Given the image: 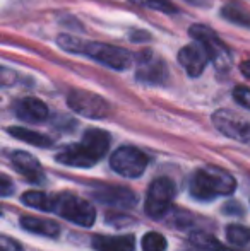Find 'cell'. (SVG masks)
<instances>
[{"label":"cell","mask_w":250,"mask_h":251,"mask_svg":"<svg viewBox=\"0 0 250 251\" xmlns=\"http://www.w3.org/2000/svg\"><path fill=\"white\" fill-rule=\"evenodd\" d=\"M108 147L110 135L105 130L89 128L86 130L79 144H72L58 152L57 161L72 168H91L107 154Z\"/></svg>","instance_id":"1"},{"label":"cell","mask_w":250,"mask_h":251,"mask_svg":"<svg viewBox=\"0 0 250 251\" xmlns=\"http://www.w3.org/2000/svg\"><path fill=\"white\" fill-rule=\"evenodd\" d=\"M235 188L237 181L233 176L214 166L197 169L190 181V193L197 200H213L220 195H231Z\"/></svg>","instance_id":"2"},{"label":"cell","mask_w":250,"mask_h":251,"mask_svg":"<svg viewBox=\"0 0 250 251\" xmlns=\"http://www.w3.org/2000/svg\"><path fill=\"white\" fill-rule=\"evenodd\" d=\"M189 34L195 40V43L206 51L207 58L214 63L218 70H228L233 63V55L228 45L214 33L211 27L202 24H194L190 26Z\"/></svg>","instance_id":"3"},{"label":"cell","mask_w":250,"mask_h":251,"mask_svg":"<svg viewBox=\"0 0 250 251\" xmlns=\"http://www.w3.org/2000/svg\"><path fill=\"white\" fill-rule=\"evenodd\" d=\"M54 212L62 219L74 222L83 227H89L96 221V210L87 200L72 193H62L54 199Z\"/></svg>","instance_id":"4"},{"label":"cell","mask_w":250,"mask_h":251,"mask_svg":"<svg viewBox=\"0 0 250 251\" xmlns=\"http://www.w3.org/2000/svg\"><path fill=\"white\" fill-rule=\"evenodd\" d=\"M67 104L77 115H83L86 118H93V120L107 118L111 111L110 102L107 100H103V98L94 93H89V91H81V89L72 91L67 96Z\"/></svg>","instance_id":"5"},{"label":"cell","mask_w":250,"mask_h":251,"mask_svg":"<svg viewBox=\"0 0 250 251\" xmlns=\"http://www.w3.org/2000/svg\"><path fill=\"white\" fill-rule=\"evenodd\" d=\"M175 199V185L168 178H156L151 183L146 197V214L160 219L170 210Z\"/></svg>","instance_id":"6"},{"label":"cell","mask_w":250,"mask_h":251,"mask_svg":"<svg viewBox=\"0 0 250 251\" xmlns=\"http://www.w3.org/2000/svg\"><path fill=\"white\" fill-rule=\"evenodd\" d=\"M84 55L113 70H127L134 62V55L130 51L107 43H87Z\"/></svg>","instance_id":"7"},{"label":"cell","mask_w":250,"mask_h":251,"mask_svg":"<svg viewBox=\"0 0 250 251\" xmlns=\"http://www.w3.org/2000/svg\"><path fill=\"white\" fill-rule=\"evenodd\" d=\"M110 164L115 173L125 178H137L144 173L147 166V155L137 147H120L111 154Z\"/></svg>","instance_id":"8"},{"label":"cell","mask_w":250,"mask_h":251,"mask_svg":"<svg viewBox=\"0 0 250 251\" xmlns=\"http://www.w3.org/2000/svg\"><path fill=\"white\" fill-rule=\"evenodd\" d=\"M213 125L230 139H235L238 142H250V123L230 109L214 111Z\"/></svg>","instance_id":"9"},{"label":"cell","mask_w":250,"mask_h":251,"mask_svg":"<svg viewBox=\"0 0 250 251\" xmlns=\"http://www.w3.org/2000/svg\"><path fill=\"white\" fill-rule=\"evenodd\" d=\"M137 72L136 77L139 82L151 84V86H160L165 84L168 79V67L160 56L153 55V51L144 50L137 56Z\"/></svg>","instance_id":"10"},{"label":"cell","mask_w":250,"mask_h":251,"mask_svg":"<svg viewBox=\"0 0 250 251\" xmlns=\"http://www.w3.org/2000/svg\"><path fill=\"white\" fill-rule=\"evenodd\" d=\"M177 58L178 63L184 67V70L190 77H199L204 72V69H206L207 62H209L206 51L199 45H187V47H184L178 51Z\"/></svg>","instance_id":"11"},{"label":"cell","mask_w":250,"mask_h":251,"mask_svg":"<svg viewBox=\"0 0 250 251\" xmlns=\"http://www.w3.org/2000/svg\"><path fill=\"white\" fill-rule=\"evenodd\" d=\"M14 113L26 123H41L48 118V106L36 98H23L14 104Z\"/></svg>","instance_id":"12"},{"label":"cell","mask_w":250,"mask_h":251,"mask_svg":"<svg viewBox=\"0 0 250 251\" xmlns=\"http://www.w3.org/2000/svg\"><path fill=\"white\" fill-rule=\"evenodd\" d=\"M12 166L21 176L28 179L29 183H41L45 179L43 169L41 164L38 162L36 157H33L31 154L24 151H16L12 154Z\"/></svg>","instance_id":"13"},{"label":"cell","mask_w":250,"mask_h":251,"mask_svg":"<svg viewBox=\"0 0 250 251\" xmlns=\"http://www.w3.org/2000/svg\"><path fill=\"white\" fill-rule=\"evenodd\" d=\"M94 199L111 207L130 208L136 205V195L127 188H105L101 192L94 193Z\"/></svg>","instance_id":"14"},{"label":"cell","mask_w":250,"mask_h":251,"mask_svg":"<svg viewBox=\"0 0 250 251\" xmlns=\"http://www.w3.org/2000/svg\"><path fill=\"white\" fill-rule=\"evenodd\" d=\"M93 248L96 251H134V236H96L93 239Z\"/></svg>","instance_id":"15"},{"label":"cell","mask_w":250,"mask_h":251,"mask_svg":"<svg viewBox=\"0 0 250 251\" xmlns=\"http://www.w3.org/2000/svg\"><path fill=\"white\" fill-rule=\"evenodd\" d=\"M21 226L23 229L34 234L40 236H47V238H57L60 227L55 224L54 221H48V219H40V217H33V215H24L21 217Z\"/></svg>","instance_id":"16"},{"label":"cell","mask_w":250,"mask_h":251,"mask_svg":"<svg viewBox=\"0 0 250 251\" xmlns=\"http://www.w3.org/2000/svg\"><path fill=\"white\" fill-rule=\"evenodd\" d=\"M7 132H9L12 137H16V139L23 140V142L31 144V146H36V147H50L52 146L50 137L43 135V133L33 132V130L23 128V126H10Z\"/></svg>","instance_id":"17"},{"label":"cell","mask_w":250,"mask_h":251,"mask_svg":"<svg viewBox=\"0 0 250 251\" xmlns=\"http://www.w3.org/2000/svg\"><path fill=\"white\" fill-rule=\"evenodd\" d=\"M21 200H23V203L38 208V210L54 212V199L43 192H26Z\"/></svg>","instance_id":"18"},{"label":"cell","mask_w":250,"mask_h":251,"mask_svg":"<svg viewBox=\"0 0 250 251\" xmlns=\"http://www.w3.org/2000/svg\"><path fill=\"white\" fill-rule=\"evenodd\" d=\"M221 16L226 21H230V23L237 24V26L250 27V16L245 10H242L238 5H231V3L224 5L223 9H221Z\"/></svg>","instance_id":"19"},{"label":"cell","mask_w":250,"mask_h":251,"mask_svg":"<svg viewBox=\"0 0 250 251\" xmlns=\"http://www.w3.org/2000/svg\"><path fill=\"white\" fill-rule=\"evenodd\" d=\"M57 45L62 48V50L69 51V53H83L86 50V41H83L81 38L70 36V34H60L57 38Z\"/></svg>","instance_id":"20"},{"label":"cell","mask_w":250,"mask_h":251,"mask_svg":"<svg viewBox=\"0 0 250 251\" xmlns=\"http://www.w3.org/2000/svg\"><path fill=\"white\" fill-rule=\"evenodd\" d=\"M142 251H165L167 250V239L160 232H146L140 241Z\"/></svg>","instance_id":"21"},{"label":"cell","mask_w":250,"mask_h":251,"mask_svg":"<svg viewBox=\"0 0 250 251\" xmlns=\"http://www.w3.org/2000/svg\"><path fill=\"white\" fill-rule=\"evenodd\" d=\"M226 236L233 246H245L250 241V231L242 226H228Z\"/></svg>","instance_id":"22"},{"label":"cell","mask_w":250,"mask_h":251,"mask_svg":"<svg viewBox=\"0 0 250 251\" xmlns=\"http://www.w3.org/2000/svg\"><path fill=\"white\" fill-rule=\"evenodd\" d=\"M192 241L195 243L199 248L207 250V251H235V250L226 248L224 245H221L220 241H216V239L209 234H195L192 238Z\"/></svg>","instance_id":"23"},{"label":"cell","mask_w":250,"mask_h":251,"mask_svg":"<svg viewBox=\"0 0 250 251\" xmlns=\"http://www.w3.org/2000/svg\"><path fill=\"white\" fill-rule=\"evenodd\" d=\"M233 98L238 104H242L244 108L250 109V89L245 86H237L233 89Z\"/></svg>","instance_id":"24"},{"label":"cell","mask_w":250,"mask_h":251,"mask_svg":"<svg viewBox=\"0 0 250 251\" xmlns=\"http://www.w3.org/2000/svg\"><path fill=\"white\" fill-rule=\"evenodd\" d=\"M0 251H24V250L17 241L7 238V236H2V239H0Z\"/></svg>","instance_id":"25"},{"label":"cell","mask_w":250,"mask_h":251,"mask_svg":"<svg viewBox=\"0 0 250 251\" xmlns=\"http://www.w3.org/2000/svg\"><path fill=\"white\" fill-rule=\"evenodd\" d=\"M147 3H149L151 7H154V9L163 10V12H175V7L171 5L168 0H149Z\"/></svg>","instance_id":"26"},{"label":"cell","mask_w":250,"mask_h":251,"mask_svg":"<svg viewBox=\"0 0 250 251\" xmlns=\"http://www.w3.org/2000/svg\"><path fill=\"white\" fill-rule=\"evenodd\" d=\"M10 192H12V185H10L9 178H7L5 175L2 176V195L3 197H9Z\"/></svg>","instance_id":"27"},{"label":"cell","mask_w":250,"mask_h":251,"mask_svg":"<svg viewBox=\"0 0 250 251\" xmlns=\"http://www.w3.org/2000/svg\"><path fill=\"white\" fill-rule=\"evenodd\" d=\"M240 72L244 74L247 79H250V60H245V62L240 63Z\"/></svg>","instance_id":"28"},{"label":"cell","mask_w":250,"mask_h":251,"mask_svg":"<svg viewBox=\"0 0 250 251\" xmlns=\"http://www.w3.org/2000/svg\"><path fill=\"white\" fill-rule=\"evenodd\" d=\"M189 3H194V5H206V3H209L207 0H187Z\"/></svg>","instance_id":"29"}]
</instances>
